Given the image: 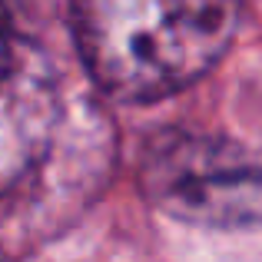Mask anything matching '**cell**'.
<instances>
[{
    "label": "cell",
    "instance_id": "obj_1",
    "mask_svg": "<svg viewBox=\"0 0 262 262\" xmlns=\"http://www.w3.org/2000/svg\"><path fill=\"white\" fill-rule=\"evenodd\" d=\"M239 0H73V30L93 80L126 103L196 83L226 53Z\"/></svg>",
    "mask_w": 262,
    "mask_h": 262
},
{
    "label": "cell",
    "instance_id": "obj_2",
    "mask_svg": "<svg viewBox=\"0 0 262 262\" xmlns=\"http://www.w3.org/2000/svg\"><path fill=\"white\" fill-rule=\"evenodd\" d=\"M146 196L163 212L209 229L262 226V166L209 136L169 133L149 146Z\"/></svg>",
    "mask_w": 262,
    "mask_h": 262
},
{
    "label": "cell",
    "instance_id": "obj_3",
    "mask_svg": "<svg viewBox=\"0 0 262 262\" xmlns=\"http://www.w3.org/2000/svg\"><path fill=\"white\" fill-rule=\"evenodd\" d=\"M47 136V100L0 0V189L30 166Z\"/></svg>",
    "mask_w": 262,
    "mask_h": 262
}]
</instances>
